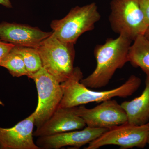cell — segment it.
Returning <instances> with one entry per match:
<instances>
[{
  "label": "cell",
  "mask_w": 149,
  "mask_h": 149,
  "mask_svg": "<svg viewBox=\"0 0 149 149\" xmlns=\"http://www.w3.org/2000/svg\"><path fill=\"white\" fill-rule=\"evenodd\" d=\"M83 73L79 67H74L69 78L61 83L63 95L58 107L72 108L91 102L100 103L115 97H128L133 95L141 86V80L131 75L118 88L109 91H92L80 83Z\"/></svg>",
  "instance_id": "cell-1"
},
{
  "label": "cell",
  "mask_w": 149,
  "mask_h": 149,
  "mask_svg": "<svg viewBox=\"0 0 149 149\" xmlns=\"http://www.w3.org/2000/svg\"><path fill=\"white\" fill-rule=\"evenodd\" d=\"M133 41L119 35L116 39L109 38L103 45L96 46L94 55L96 66L94 71L80 83L89 88L105 87L118 69L128 62V52Z\"/></svg>",
  "instance_id": "cell-2"
},
{
  "label": "cell",
  "mask_w": 149,
  "mask_h": 149,
  "mask_svg": "<svg viewBox=\"0 0 149 149\" xmlns=\"http://www.w3.org/2000/svg\"><path fill=\"white\" fill-rule=\"evenodd\" d=\"M42 60L43 68L62 83L74 71V44L59 40L52 33L36 47Z\"/></svg>",
  "instance_id": "cell-3"
},
{
  "label": "cell",
  "mask_w": 149,
  "mask_h": 149,
  "mask_svg": "<svg viewBox=\"0 0 149 149\" xmlns=\"http://www.w3.org/2000/svg\"><path fill=\"white\" fill-rule=\"evenodd\" d=\"M100 18L97 6L92 3L73 8L63 18L53 20L50 26L56 38L74 45L81 35L94 29Z\"/></svg>",
  "instance_id": "cell-4"
},
{
  "label": "cell",
  "mask_w": 149,
  "mask_h": 149,
  "mask_svg": "<svg viewBox=\"0 0 149 149\" xmlns=\"http://www.w3.org/2000/svg\"><path fill=\"white\" fill-rule=\"evenodd\" d=\"M109 21L113 32L134 41L145 35L147 24L139 0H112Z\"/></svg>",
  "instance_id": "cell-5"
},
{
  "label": "cell",
  "mask_w": 149,
  "mask_h": 149,
  "mask_svg": "<svg viewBox=\"0 0 149 149\" xmlns=\"http://www.w3.org/2000/svg\"><path fill=\"white\" fill-rule=\"evenodd\" d=\"M38 93V102L35 113V125L37 128L45 123L58 107L63 93L61 83L42 68L32 74Z\"/></svg>",
  "instance_id": "cell-6"
},
{
  "label": "cell",
  "mask_w": 149,
  "mask_h": 149,
  "mask_svg": "<svg viewBox=\"0 0 149 149\" xmlns=\"http://www.w3.org/2000/svg\"><path fill=\"white\" fill-rule=\"evenodd\" d=\"M148 123L143 125L126 123L107 130L89 143L86 149H97L108 145L119 146L120 149L143 148L148 144Z\"/></svg>",
  "instance_id": "cell-7"
},
{
  "label": "cell",
  "mask_w": 149,
  "mask_h": 149,
  "mask_svg": "<svg viewBox=\"0 0 149 149\" xmlns=\"http://www.w3.org/2000/svg\"><path fill=\"white\" fill-rule=\"evenodd\" d=\"M77 115L83 118L86 126L110 129L128 123L127 114L121 104L115 100H107L91 109L83 106L74 107Z\"/></svg>",
  "instance_id": "cell-8"
},
{
  "label": "cell",
  "mask_w": 149,
  "mask_h": 149,
  "mask_svg": "<svg viewBox=\"0 0 149 149\" xmlns=\"http://www.w3.org/2000/svg\"><path fill=\"white\" fill-rule=\"evenodd\" d=\"M108 130V128L86 126L82 130H72L38 137L36 144L40 149H58L67 146L79 148L97 139Z\"/></svg>",
  "instance_id": "cell-9"
},
{
  "label": "cell",
  "mask_w": 149,
  "mask_h": 149,
  "mask_svg": "<svg viewBox=\"0 0 149 149\" xmlns=\"http://www.w3.org/2000/svg\"><path fill=\"white\" fill-rule=\"evenodd\" d=\"M35 113L13 127H0V149H40L33 140Z\"/></svg>",
  "instance_id": "cell-10"
},
{
  "label": "cell",
  "mask_w": 149,
  "mask_h": 149,
  "mask_svg": "<svg viewBox=\"0 0 149 149\" xmlns=\"http://www.w3.org/2000/svg\"><path fill=\"white\" fill-rule=\"evenodd\" d=\"M52 33L26 24L5 21L0 23V40L15 46L36 48Z\"/></svg>",
  "instance_id": "cell-11"
},
{
  "label": "cell",
  "mask_w": 149,
  "mask_h": 149,
  "mask_svg": "<svg viewBox=\"0 0 149 149\" xmlns=\"http://www.w3.org/2000/svg\"><path fill=\"white\" fill-rule=\"evenodd\" d=\"M86 126L82 118L77 115L74 107H58L49 118L33 132L36 137L50 136L72 130H80Z\"/></svg>",
  "instance_id": "cell-12"
},
{
  "label": "cell",
  "mask_w": 149,
  "mask_h": 149,
  "mask_svg": "<svg viewBox=\"0 0 149 149\" xmlns=\"http://www.w3.org/2000/svg\"><path fill=\"white\" fill-rule=\"evenodd\" d=\"M146 86L141 95L120 104L127 114L128 123L143 125L149 121V76H146Z\"/></svg>",
  "instance_id": "cell-13"
},
{
  "label": "cell",
  "mask_w": 149,
  "mask_h": 149,
  "mask_svg": "<svg viewBox=\"0 0 149 149\" xmlns=\"http://www.w3.org/2000/svg\"><path fill=\"white\" fill-rule=\"evenodd\" d=\"M128 52V62L133 66L140 68L149 76V40L140 35L133 41Z\"/></svg>",
  "instance_id": "cell-14"
},
{
  "label": "cell",
  "mask_w": 149,
  "mask_h": 149,
  "mask_svg": "<svg viewBox=\"0 0 149 149\" xmlns=\"http://www.w3.org/2000/svg\"><path fill=\"white\" fill-rule=\"evenodd\" d=\"M13 49L22 56L29 78L43 67L42 60L36 48L15 46Z\"/></svg>",
  "instance_id": "cell-15"
},
{
  "label": "cell",
  "mask_w": 149,
  "mask_h": 149,
  "mask_svg": "<svg viewBox=\"0 0 149 149\" xmlns=\"http://www.w3.org/2000/svg\"><path fill=\"white\" fill-rule=\"evenodd\" d=\"M13 48L1 62L0 66L7 69L14 77L28 76V72L22 56Z\"/></svg>",
  "instance_id": "cell-16"
},
{
  "label": "cell",
  "mask_w": 149,
  "mask_h": 149,
  "mask_svg": "<svg viewBox=\"0 0 149 149\" xmlns=\"http://www.w3.org/2000/svg\"><path fill=\"white\" fill-rule=\"evenodd\" d=\"M15 46L0 40V63Z\"/></svg>",
  "instance_id": "cell-17"
},
{
  "label": "cell",
  "mask_w": 149,
  "mask_h": 149,
  "mask_svg": "<svg viewBox=\"0 0 149 149\" xmlns=\"http://www.w3.org/2000/svg\"><path fill=\"white\" fill-rule=\"evenodd\" d=\"M139 4L146 22L149 27V0H139Z\"/></svg>",
  "instance_id": "cell-18"
},
{
  "label": "cell",
  "mask_w": 149,
  "mask_h": 149,
  "mask_svg": "<svg viewBox=\"0 0 149 149\" xmlns=\"http://www.w3.org/2000/svg\"><path fill=\"white\" fill-rule=\"evenodd\" d=\"M0 5L7 8H10L13 7L10 0H0Z\"/></svg>",
  "instance_id": "cell-19"
},
{
  "label": "cell",
  "mask_w": 149,
  "mask_h": 149,
  "mask_svg": "<svg viewBox=\"0 0 149 149\" xmlns=\"http://www.w3.org/2000/svg\"><path fill=\"white\" fill-rule=\"evenodd\" d=\"M144 35H145V37H146L147 39L149 40V27H148V29H147V31H146Z\"/></svg>",
  "instance_id": "cell-20"
},
{
  "label": "cell",
  "mask_w": 149,
  "mask_h": 149,
  "mask_svg": "<svg viewBox=\"0 0 149 149\" xmlns=\"http://www.w3.org/2000/svg\"><path fill=\"white\" fill-rule=\"evenodd\" d=\"M148 123V124H149V121ZM148 144L149 146V130L148 139Z\"/></svg>",
  "instance_id": "cell-21"
}]
</instances>
